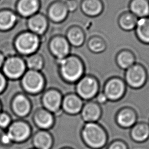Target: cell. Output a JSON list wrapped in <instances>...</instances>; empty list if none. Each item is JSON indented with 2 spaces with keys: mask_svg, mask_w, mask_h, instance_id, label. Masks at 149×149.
I'll return each instance as SVG.
<instances>
[{
  "mask_svg": "<svg viewBox=\"0 0 149 149\" xmlns=\"http://www.w3.org/2000/svg\"><path fill=\"white\" fill-rule=\"evenodd\" d=\"M83 100L77 95L70 94L65 97L62 102L64 111L72 115H75L81 112L83 106Z\"/></svg>",
  "mask_w": 149,
  "mask_h": 149,
  "instance_id": "14",
  "label": "cell"
},
{
  "mask_svg": "<svg viewBox=\"0 0 149 149\" xmlns=\"http://www.w3.org/2000/svg\"><path fill=\"white\" fill-rule=\"evenodd\" d=\"M33 141L36 149H49L52 143V137L45 131L37 132L34 136Z\"/></svg>",
  "mask_w": 149,
  "mask_h": 149,
  "instance_id": "25",
  "label": "cell"
},
{
  "mask_svg": "<svg viewBox=\"0 0 149 149\" xmlns=\"http://www.w3.org/2000/svg\"><path fill=\"white\" fill-rule=\"evenodd\" d=\"M27 26L31 32L38 36L45 33L47 29L48 22L43 15L36 13L29 18Z\"/></svg>",
  "mask_w": 149,
  "mask_h": 149,
  "instance_id": "15",
  "label": "cell"
},
{
  "mask_svg": "<svg viewBox=\"0 0 149 149\" xmlns=\"http://www.w3.org/2000/svg\"><path fill=\"white\" fill-rule=\"evenodd\" d=\"M1 141L3 143V144H9L12 140L11 139H10L9 136L8 135L7 133L3 134L2 137H1Z\"/></svg>",
  "mask_w": 149,
  "mask_h": 149,
  "instance_id": "36",
  "label": "cell"
},
{
  "mask_svg": "<svg viewBox=\"0 0 149 149\" xmlns=\"http://www.w3.org/2000/svg\"><path fill=\"white\" fill-rule=\"evenodd\" d=\"M66 7L68 9V11H74L77 8V2L75 0H69L68 1L66 4Z\"/></svg>",
  "mask_w": 149,
  "mask_h": 149,
  "instance_id": "34",
  "label": "cell"
},
{
  "mask_svg": "<svg viewBox=\"0 0 149 149\" xmlns=\"http://www.w3.org/2000/svg\"><path fill=\"white\" fill-rule=\"evenodd\" d=\"M31 105L28 98L24 95H16L12 101V109L14 112L19 116L27 115L30 110Z\"/></svg>",
  "mask_w": 149,
  "mask_h": 149,
  "instance_id": "18",
  "label": "cell"
},
{
  "mask_svg": "<svg viewBox=\"0 0 149 149\" xmlns=\"http://www.w3.org/2000/svg\"><path fill=\"white\" fill-rule=\"evenodd\" d=\"M6 86V79L4 74L0 72V93L3 91Z\"/></svg>",
  "mask_w": 149,
  "mask_h": 149,
  "instance_id": "35",
  "label": "cell"
},
{
  "mask_svg": "<svg viewBox=\"0 0 149 149\" xmlns=\"http://www.w3.org/2000/svg\"><path fill=\"white\" fill-rule=\"evenodd\" d=\"M68 9L66 4L57 2L49 6L48 15L49 19L54 22H61L67 16Z\"/></svg>",
  "mask_w": 149,
  "mask_h": 149,
  "instance_id": "19",
  "label": "cell"
},
{
  "mask_svg": "<svg viewBox=\"0 0 149 149\" xmlns=\"http://www.w3.org/2000/svg\"><path fill=\"white\" fill-rule=\"evenodd\" d=\"M88 49L94 53H101L106 49V44L104 40L98 37L91 38L88 42Z\"/></svg>",
  "mask_w": 149,
  "mask_h": 149,
  "instance_id": "30",
  "label": "cell"
},
{
  "mask_svg": "<svg viewBox=\"0 0 149 149\" xmlns=\"http://www.w3.org/2000/svg\"><path fill=\"white\" fill-rule=\"evenodd\" d=\"M100 89L97 79L92 76H83L77 81L76 85L77 95L82 100H90L95 97Z\"/></svg>",
  "mask_w": 149,
  "mask_h": 149,
  "instance_id": "4",
  "label": "cell"
},
{
  "mask_svg": "<svg viewBox=\"0 0 149 149\" xmlns=\"http://www.w3.org/2000/svg\"><path fill=\"white\" fill-rule=\"evenodd\" d=\"M17 22L15 13L9 10L0 11V30L7 31L11 29Z\"/></svg>",
  "mask_w": 149,
  "mask_h": 149,
  "instance_id": "24",
  "label": "cell"
},
{
  "mask_svg": "<svg viewBox=\"0 0 149 149\" xmlns=\"http://www.w3.org/2000/svg\"><path fill=\"white\" fill-rule=\"evenodd\" d=\"M116 62L120 68L126 70L135 63V56L131 51L123 50L118 54Z\"/></svg>",
  "mask_w": 149,
  "mask_h": 149,
  "instance_id": "27",
  "label": "cell"
},
{
  "mask_svg": "<svg viewBox=\"0 0 149 149\" xmlns=\"http://www.w3.org/2000/svg\"><path fill=\"white\" fill-rule=\"evenodd\" d=\"M148 125H149V123H148Z\"/></svg>",
  "mask_w": 149,
  "mask_h": 149,
  "instance_id": "39",
  "label": "cell"
},
{
  "mask_svg": "<svg viewBox=\"0 0 149 149\" xmlns=\"http://www.w3.org/2000/svg\"><path fill=\"white\" fill-rule=\"evenodd\" d=\"M16 8L21 16L30 17L37 12L39 8V1L38 0H19Z\"/></svg>",
  "mask_w": 149,
  "mask_h": 149,
  "instance_id": "17",
  "label": "cell"
},
{
  "mask_svg": "<svg viewBox=\"0 0 149 149\" xmlns=\"http://www.w3.org/2000/svg\"><path fill=\"white\" fill-rule=\"evenodd\" d=\"M49 49L53 55L60 61L68 56L70 51V44L66 38L58 36L51 41Z\"/></svg>",
  "mask_w": 149,
  "mask_h": 149,
  "instance_id": "12",
  "label": "cell"
},
{
  "mask_svg": "<svg viewBox=\"0 0 149 149\" xmlns=\"http://www.w3.org/2000/svg\"><path fill=\"white\" fill-rule=\"evenodd\" d=\"M130 12L139 19L149 15V2L147 0H132L129 4Z\"/></svg>",
  "mask_w": 149,
  "mask_h": 149,
  "instance_id": "21",
  "label": "cell"
},
{
  "mask_svg": "<svg viewBox=\"0 0 149 149\" xmlns=\"http://www.w3.org/2000/svg\"><path fill=\"white\" fill-rule=\"evenodd\" d=\"M131 139L137 143H143L149 138V125L146 122H136L130 130Z\"/></svg>",
  "mask_w": 149,
  "mask_h": 149,
  "instance_id": "16",
  "label": "cell"
},
{
  "mask_svg": "<svg viewBox=\"0 0 149 149\" xmlns=\"http://www.w3.org/2000/svg\"><path fill=\"white\" fill-rule=\"evenodd\" d=\"M15 47L17 51L24 55L34 54L40 45L38 36L31 32H24L20 34L15 41Z\"/></svg>",
  "mask_w": 149,
  "mask_h": 149,
  "instance_id": "3",
  "label": "cell"
},
{
  "mask_svg": "<svg viewBox=\"0 0 149 149\" xmlns=\"http://www.w3.org/2000/svg\"><path fill=\"white\" fill-rule=\"evenodd\" d=\"M44 80L38 71L29 70L22 76V84L28 93L35 94L40 92L43 88Z\"/></svg>",
  "mask_w": 149,
  "mask_h": 149,
  "instance_id": "8",
  "label": "cell"
},
{
  "mask_svg": "<svg viewBox=\"0 0 149 149\" xmlns=\"http://www.w3.org/2000/svg\"><path fill=\"white\" fill-rule=\"evenodd\" d=\"M60 70L63 79L69 82L79 80L84 73L82 61L76 56H68L59 61Z\"/></svg>",
  "mask_w": 149,
  "mask_h": 149,
  "instance_id": "2",
  "label": "cell"
},
{
  "mask_svg": "<svg viewBox=\"0 0 149 149\" xmlns=\"http://www.w3.org/2000/svg\"><path fill=\"white\" fill-rule=\"evenodd\" d=\"M147 74L144 67L134 63L125 70V82L126 85L133 89L141 88L146 83Z\"/></svg>",
  "mask_w": 149,
  "mask_h": 149,
  "instance_id": "5",
  "label": "cell"
},
{
  "mask_svg": "<svg viewBox=\"0 0 149 149\" xmlns=\"http://www.w3.org/2000/svg\"><path fill=\"white\" fill-rule=\"evenodd\" d=\"M126 84L123 80L118 77H113L106 81L103 93L108 101H117L125 94Z\"/></svg>",
  "mask_w": 149,
  "mask_h": 149,
  "instance_id": "6",
  "label": "cell"
},
{
  "mask_svg": "<svg viewBox=\"0 0 149 149\" xmlns=\"http://www.w3.org/2000/svg\"><path fill=\"white\" fill-rule=\"evenodd\" d=\"M67 40L72 45L79 47L83 45L85 40L84 34L79 27L70 29L67 33Z\"/></svg>",
  "mask_w": 149,
  "mask_h": 149,
  "instance_id": "28",
  "label": "cell"
},
{
  "mask_svg": "<svg viewBox=\"0 0 149 149\" xmlns=\"http://www.w3.org/2000/svg\"><path fill=\"white\" fill-rule=\"evenodd\" d=\"M4 61H5V59H4L3 55L1 52H0V68L2 67Z\"/></svg>",
  "mask_w": 149,
  "mask_h": 149,
  "instance_id": "37",
  "label": "cell"
},
{
  "mask_svg": "<svg viewBox=\"0 0 149 149\" xmlns=\"http://www.w3.org/2000/svg\"><path fill=\"white\" fill-rule=\"evenodd\" d=\"M81 137L84 143L91 149H102L108 141L105 129L97 122L86 123L81 130Z\"/></svg>",
  "mask_w": 149,
  "mask_h": 149,
  "instance_id": "1",
  "label": "cell"
},
{
  "mask_svg": "<svg viewBox=\"0 0 149 149\" xmlns=\"http://www.w3.org/2000/svg\"><path fill=\"white\" fill-rule=\"evenodd\" d=\"M135 31L137 38L141 42L149 44V17L139 19Z\"/></svg>",
  "mask_w": 149,
  "mask_h": 149,
  "instance_id": "23",
  "label": "cell"
},
{
  "mask_svg": "<svg viewBox=\"0 0 149 149\" xmlns=\"http://www.w3.org/2000/svg\"><path fill=\"white\" fill-rule=\"evenodd\" d=\"M137 113L135 111L130 107L121 108L116 113L115 120L119 126L124 129L131 128L136 122Z\"/></svg>",
  "mask_w": 149,
  "mask_h": 149,
  "instance_id": "11",
  "label": "cell"
},
{
  "mask_svg": "<svg viewBox=\"0 0 149 149\" xmlns=\"http://www.w3.org/2000/svg\"><path fill=\"white\" fill-rule=\"evenodd\" d=\"M81 115L82 119L86 123L97 122L102 115L101 105L95 101H89L83 105Z\"/></svg>",
  "mask_w": 149,
  "mask_h": 149,
  "instance_id": "10",
  "label": "cell"
},
{
  "mask_svg": "<svg viewBox=\"0 0 149 149\" xmlns=\"http://www.w3.org/2000/svg\"><path fill=\"white\" fill-rule=\"evenodd\" d=\"M10 118L5 112H0V127L5 128L10 125Z\"/></svg>",
  "mask_w": 149,
  "mask_h": 149,
  "instance_id": "32",
  "label": "cell"
},
{
  "mask_svg": "<svg viewBox=\"0 0 149 149\" xmlns=\"http://www.w3.org/2000/svg\"><path fill=\"white\" fill-rule=\"evenodd\" d=\"M139 18L130 12H125L119 17L118 23L120 27L125 31L135 29Z\"/></svg>",
  "mask_w": 149,
  "mask_h": 149,
  "instance_id": "26",
  "label": "cell"
},
{
  "mask_svg": "<svg viewBox=\"0 0 149 149\" xmlns=\"http://www.w3.org/2000/svg\"><path fill=\"white\" fill-rule=\"evenodd\" d=\"M62 97L56 90L47 91L42 97V104L45 109L49 112L57 111L62 105Z\"/></svg>",
  "mask_w": 149,
  "mask_h": 149,
  "instance_id": "13",
  "label": "cell"
},
{
  "mask_svg": "<svg viewBox=\"0 0 149 149\" xmlns=\"http://www.w3.org/2000/svg\"><path fill=\"white\" fill-rule=\"evenodd\" d=\"M25 63L26 66L30 70L38 71L43 67L44 60L40 55L33 54L27 57Z\"/></svg>",
  "mask_w": 149,
  "mask_h": 149,
  "instance_id": "29",
  "label": "cell"
},
{
  "mask_svg": "<svg viewBox=\"0 0 149 149\" xmlns=\"http://www.w3.org/2000/svg\"><path fill=\"white\" fill-rule=\"evenodd\" d=\"M12 141L22 142L26 140L30 134V128L23 121H16L8 126L7 132Z\"/></svg>",
  "mask_w": 149,
  "mask_h": 149,
  "instance_id": "9",
  "label": "cell"
},
{
  "mask_svg": "<svg viewBox=\"0 0 149 149\" xmlns=\"http://www.w3.org/2000/svg\"><path fill=\"white\" fill-rule=\"evenodd\" d=\"M26 63L18 56H12L5 60L2 65V70L4 76L11 79H16L25 73Z\"/></svg>",
  "mask_w": 149,
  "mask_h": 149,
  "instance_id": "7",
  "label": "cell"
},
{
  "mask_svg": "<svg viewBox=\"0 0 149 149\" xmlns=\"http://www.w3.org/2000/svg\"><path fill=\"white\" fill-rule=\"evenodd\" d=\"M83 12L91 17H94L101 13L103 5L101 0H83L81 3Z\"/></svg>",
  "mask_w": 149,
  "mask_h": 149,
  "instance_id": "20",
  "label": "cell"
},
{
  "mask_svg": "<svg viewBox=\"0 0 149 149\" xmlns=\"http://www.w3.org/2000/svg\"><path fill=\"white\" fill-rule=\"evenodd\" d=\"M107 149H128V147L125 141L120 140H116L111 142Z\"/></svg>",
  "mask_w": 149,
  "mask_h": 149,
  "instance_id": "31",
  "label": "cell"
},
{
  "mask_svg": "<svg viewBox=\"0 0 149 149\" xmlns=\"http://www.w3.org/2000/svg\"><path fill=\"white\" fill-rule=\"evenodd\" d=\"M0 110H1V105H0Z\"/></svg>",
  "mask_w": 149,
  "mask_h": 149,
  "instance_id": "38",
  "label": "cell"
},
{
  "mask_svg": "<svg viewBox=\"0 0 149 149\" xmlns=\"http://www.w3.org/2000/svg\"><path fill=\"white\" fill-rule=\"evenodd\" d=\"M95 98V101L100 105L105 104L108 101L106 95L103 93V91H101V92L99 91L98 93L96 95Z\"/></svg>",
  "mask_w": 149,
  "mask_h": 149,
  "instance_id": "33",
  "label": "cell"
},
{
  "mask_svg": "<svg viewBox=\"0 0 149 149\" xmlns=\"http://www.w3.org/2000/svg\"><path fill=\"white\" fill-rule=\"evenodd\" d=\"M36 124L42 129L49 128L54 123V118L51 112L47 109H40L34 115Z\"/></svg>",
  "mask_w": 149,
  "mask_h": 149,
  "instance_id": "22",
  "label": "cell"
}]
</instances>
